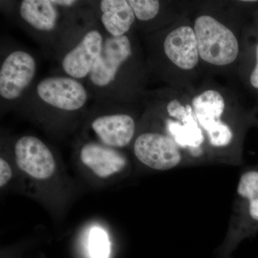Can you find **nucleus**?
<instances>
[{
  "label": "nucleus",
  "mask_w": 258,
  "mask_h": 258,
  "mask_svg": "<svg viewBox=\"0 0 258 258\" xmlns=\"http://www.w3.org/2000/svg\"><path fill=\"white\" fill-rule=\"evenodd\" d=\"M12 9L18 25L55 55L91 14L88 2L76 0H22Z\"/></svg>",
  "instance_id": "nucleus-1"
},
{
  "label": "nucleus",
  "mask_w": 258,
  "mask_h": 258,
  "mask_svg": "<svg viewBox=\"0 0 258 258\" xmlns=\"http://www.w3.org/2000/svg\"><path fill=\"white\" fill-rule=\"evenodd\" d=\"M138 64L129 34L113 37L106 33L101 55L87 79L90 93L95 100L129 103L139 86Z\"/></svg>",
  "instance_id": "nucleus-2"
},
{
  "label": "nucleus",
  "mask_w": 258,
  "mask_h": 258,
  "mask_svg": "<svg viewBox=\"0 0 258 258\" xmlns=\"http://www.w3.org/2000/svg\"><path fill=\"white\" fill-rule=\"evenodd\" d=\"M90 96L89 90L79 80L48 76L34 83L16 108L41 119L72 118L87 113Z\"/></svg>",
  "instance_id": "nucleus-3"
},
{
  "label": "nucleus",
  "mask_w": 258,
  "mask_h": 258,
  "mask_svg": "<svg viewBox=\"0 0 258 258\" xmlns=\"http://www.w3.org/2000/svg\"><path fill=\"white\" fill-rule=\"evenodd\" d=\"M198 124L205 134L210 155L233 164L230 154L232 150L239 161L240 157V136L235 129L222 120L225 101L216 90H207L195 97L191 102Z\"/></svg>",
  "instance_id": "nucleus-4"
},
{
  "label": "nucleus",
  "mask_w": 258,
  "mask_h": 258,
  "mask_svg": "<svg viewBox=\"0 0 258 258\" xmlns=\"http://www.w3.org/2000/svg\"><path fill=\"white\" fill-rule=\"evenodd\" d=\"M258 233V165L240 176L228 229L217 249V258H232L239 244Z\"/></svg>",
  "instance_id": "nucleus-5"
},
{
  "label": "nucleus",
  "mask_w": 258,
  "mask_h": 258,
  "mask_svg": "<svg viewBox=\"0 0 258 258\" xmlns=\"http://www.w3.org/2000/svg\"><path fill=\"white\" fill-rule=\"evenodd\" d=\"M105 35L95 16L64 45L55 56L64 76L88 79L101 55Z\"/></svg>",
  "instance_id": "nucleus-6"
},
{
  "label": "nucleus",
  "mask_w": 258,
  "mask_h": 258,
  "mask_svg": "<svg viewBox=\"0 0 258 258\" xmlns=\"http://www.w3.org/2000/svg\"><path fill=\"white\" fill-rule=\"evenodd\" d=\"M126 103L106 100H95L88 108L90 126L101 144L123 148L133 140L137 131L135 118L125 109Z\"/></svg>",
  "instance_id": "nucleus-7"
},
{
  "label": "nucleus",
  "mask_w": 258,
  "mask_h": 258,
  "mask_svg": "<svg viewBox=\"0 0 258 258\" xmlns=\"http://www.w3.org/2000/svg\"><path fill=\"white\" fill-rule=\"evenodd\" d=\"M37 71L35 56L24 49L10 51L0 66L2 108H16L34 84Z\"/></svg>",
  "instance_id": "nucleus-8"
},
{
  "label": "nucleus",
  "mask_w": 258,
  "mask_h": 258,
  "mask_svg": "<svg viewBox=\"0 0 258 258\" xmlns=\"http://www.w3.org/2000/svg\"><path fill=\"white\" fill-rule=\"evenodd\" d=\"M199 55L208 63L225 66L239 55V42L232 30L210 15H201L194 25Z\"/></svg>",
  "instance_id": "nucleus-9"
},
{
  "label": "nucleus",
  "mask_w": 258,
  "mask_h": 258,
  "mask_svg": "<svg viewBox=\"0 0 258 258\" xmlns=\"http://www.w3.org/2000/svg\"><path fill=\"white\" fill-rule=\"evenodd\" d=\"M169 118L166 120V133L174 139L190 161L211 159L205 134L198 124L192 107L183 106L173 100L166 106Z\"/></svg>",
  "instance_id": "nucleus-10"
},
{
  "label": "nucleus",
  "mask_w": 258,
  "mask_h": 258,
  "mask_svg": "<svg viewBox=\"0 0 258 258\" xmlns=\"http://www.w3.org/2000/svg\"><path fill=\"white\" fill-rule=\"evenodd\" d=\"M134 153L141 163L154 170H170L186 160L184 153L166 132L139 134L134 141Z\"/></svg>",
  "instance_id": "nucleus-11"
},
{
  "label": "nucleus",
  "mask_w": 258,
  "mask_h": 258,
  "mask_svg": "<svg viewBox=\"0 0 258 258\" xmlns=\"http://www.w3.org/2000/svg\"><path fill=\"white\" fill-rule=\"evenodd\" d=\"M18 167L37 179H47L55 172V157L46 144L33 136H24L15 145Z\"/></svg>",
  "instance_id": "nucleus-12"
},
{
  "label": "nucleus",
  "mask_w": 258,
  "mask_h": 258,
  "mask_svg": "<svg viewBox=\"0 0 258 258\" xmlns=\"http://www.w3.org/2000/svg\"><path fill=\"white\" fill-rule=\"evenodd\" d=\"M95 16L107 35L113 37L128 35L136 17L128 0L90 2Z\"/></svg>",
  "instance_id": "nucleus-13"
},
{
  "label": "nucleus",
  "mask_w": 258,
  "mask_h": 258,
  "mask_svg": "<svg viewBox=\"0 0 258 258\" xmlns=\"http://www.w3.org/2000/svg\"><path fill=\"white\" fill-rule=\"evenodd\" d=\"M164 55L174 66L190 71L199 62L198 42L194 28L184 25L171 30L163 41Z\"/></svg>",
  "instance_id": "nucleus-14"
},
{
  "label": "nucleus",
  "mask_w": 258,
  "mask_h": 258,
  "mask_svg": "<svg viewBox=\"0 0 258 258\" xmlns=\"http://www.w3.org/2000/svg\"><path fill=\"white\" fill-rule=\"evenodd\" d=\"M80 159L85 166L101 178L119 173L127 165L123 154L97 142H88L81 147Z\"/></svg>",
  "instance_id": "nucleus-15"
},
{
  "label": "nucleus",
  "mask_w": 258,
  "mask_h": 258,
  "mask_svg": "<svg viewBox=\"0 0 258 258\" xmlns=\"http://www.w3.org/2000/svg\"><path fill=\"white\" fill-rule=\"evenodd\" d=\"M88 253L91 258H109L111 245L104 230L94 227L88 238Z\"/></svg>",
  "instance_id": "nucleus-16"
},
{
  "label": "nucleus",
  "mask_w": 258,
  "mask_h": 258,
  "mask_svg": "<svg viewBox=\"0 0 258 258\" xmlns=\"http://www.w3.org/2000/svg\"><path fill=\"white\" fill-rule=\"evenodd\" d=\"M139 23H146L157 18L161 10V3L157 0H128Z\"/></svg>",
  "instance_id": "nucleus-17"
},
{
  "label": "nucleus",
  "mask_w": 258,
  "mask_h": 258,
  "mask_svg": "<svg viewBox=\"0 0 258 258\" xmlns=\"http://www.w3.org/2000/svg\"><path fill=\"white\" fill-rule=\"evenodd\" d=\"M13 176V171L8 161L3 158L0 159V186H4Z\"/></svg>",
  "instance_id": "nucleus-18"
},
{
  "label": "nucleus",
  "mask_w": 258,
  "mask_h": 258,
  "mask_svg": "<svg viewBox=\"0 0 258 258\" xmlns=\"http://www.w3.org/2000/svg\"><path fill=\"white\" fill-rule=\"evenodd\" d=\"M256 63L249 77V83L252 88L258 90V44L255 50Z\"/></svg>",
  "instance_id": "nucleus-19"
}]
</instances>
